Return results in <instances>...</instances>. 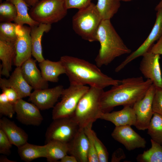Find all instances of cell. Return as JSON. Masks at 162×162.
Instances as JSON below:
<instances>
[{
    "label": "cell",
    "instance_id": "11",
    "mask_svg": "<svg viewBox=\"0 0 162 162\" xmlns=\"http://www.w3.org/2000/svg\"><path fill=\"white\" fill-rule=\"evenodd\" d=\"M30 27L17 24V35L16 42V56L14 64L16 67H20L26 61L31 58L32 45Z\"/></svg>",
    "mask_w": 162,
    "mask_h": 162
},
{
    "label": "cell",
    "instance_id": "20",
    "mask_svg": "<svg viewBox=\"0 0 162 162\" xmlns=\"http://www.w3.org/2000/svg\"><path fill=\"white\" fill-rule=\"evenodd\" d=\"M0 129L4 132L11 143L17 148L27 142V134L14 122L5 117L0 119Z\"/></svg>",
    "mask_w": 162,
    "mask_h": 162
},
{
    "label": "cell",
    "instance_id": "13",
    "mask_svg": "<svg viewBox=\"0 0 162 162\" xmlns=\"http://www.w3.org/2000/svg\"><path fill=\"white\" fill-rule=\"evenodd\" d=\"M64 88L62 85L50 88L34 90L29 96L28 101L40 110L53 108Z\"/></svg>",
    "mask_w": 162,
    "mask_h": 162
},
{
    "label": "cell",
    "instance_id": "25",
    "mask_svg": "<svg viewBox=\"0 0 162 162\" xmlns=\"http://www.w3.org/2000/svg\"><path fill=\"white\" fill-rule=\"evenodd\" d=\"M45 145L46 152V158L49 162L60 160L68 153V143L52 140L47 142Z\"/></svg>",
    "mask_w": 162,
    "mask_h": 162
},
{
    "label": "cell",
    "instance_id": "6",
    "mask_svg": "<svg viewBox=\"0 0 162 162\" xmlns=\"http://www.w3.org/2000/svg\"><path fill=\"white\" fill-rule=\"evenodd\" d=\"M68 10L63 0H40L31 7L29 14L39 24L51 25L63 19Z\"/></svg>",
    "mask_w": 162,
    "mask_h": 162
},
{
    "label": "cell",
    "instance_id": "37",
    "mask_svg": "<svg viewBox=\"0 0 162 162\" xmlns=\"http://www.w3.org/2000/svg\"><path fill=\"white\" fill-rule=\"evenodd\" d=\"M2 92L6 96L8 100L11 103L15 104L19 99L18 95L13 89L5 86H0Z\"/></svg>",
    "mask_w": 162,
    "mask_h": 162
},
{
    "label": "cell",
    "instance_id": "4",
    "mask_svg": "<svg viewBox=\"0 0 162 162\" xmlns=\"http://www.w3.org/2000/svg\"><path fill=\"white\" fill-rule=\"evenodd\" d=\"M104 89L90 86L80 100L72 118L81 129L92 127L103 112L100 105Z\"/></svg>",
    "mask_w": 162,
    "mask_h": 162
},
{
    "label": "cell",
    "instance_id": "38",
    "mask_svg": "<svg viewBox=\"0 0 162 162\" xmlns=\"http://www.w3.org/2000/svg\"><path fill=\"white\" fill-rule=\"evenodd\" d=\"M89 139V143L88 153V162H99L98 155L96 148L92 141Z\"/></svg>",
    "mask_w": 162,
    "mask_h": 162
},
{
    "label": "cell",
    "instance_id": "10",
    "mask_svg": "<svg viewBox=\"0 0 162 162\" xmlns=\"http://www.w3.org/2000/svg\"><path fill=\"white\" fill-rule=\"evenodd\" d=\"M156 89L152 84L143 98L132 106L136 116L135 126L138 130L147 129L153 114L152 102Z\"/></svg>",
    "mask_w": 162,
    "mask_h": 162
},
{
    "label": "cell",
    "instance_id": "29",
    "mask_svg": "<svg viewBox=\"0 0 162 162\" xmlns=\"http://www.w3.org/2000/svg\"><path fill=\"white\" fill-rule=\"evenodd\" d=\"M147 129L151 139L162 144V115L154 113Z\"/></svg>",
    "mask_w": 162,
    "mask_h": 162
},
{
    "label": "cell",
    "instance_id": "12",
    "mask_svg": "<svg viewBox=\"0 0 162 162\" xmlns=\"http://www.w3.org/2000/svg\"><path fill=\"white\" fill-rule=\"evenodd\" d=\"M142 56L139 68L141 73L145 78L151 80L156 87L162 88L160 55L148 51Z\"/></svg>",
    "mask_w": 162,
    "mask_h": 162
},
{
    "label": "cell",
    "instance_id": "17",
    "mask_svg": "<svg viewBox=\"0 0 162 162\" xmlns=\"http://www.w3.org/2000/svg\"><path fill=\"white\" fill-rule=\"evenodd\" d=\"M10 87L17 92L19 99L29 96L32 88L23 78L20 67H16L8 79H0V87Z\"/></svg>",
    "mask_w": 162,
    "mask_h": 162
},
{
    "label": "cell",
    "instance_id": "15",
    "mask_svg": "<svg viewBox=\"0 0 162 162\" xmlns=\"http://www.w3.org/2000/svg\"><path fill=\"white\" fill-rule=\"evenodd\" d=\"M111 136L129 151L146 147V142L145 139L134 130L131 126L116 127Z\"/></svg>",
    "mask_w": 162,
    "mask_h": 162
},
{
    "label": "cell",
    "instance_id": "27",
    "mask_svg": "<svg viewBox=\"0 0 162 162\" xmlns=\"http://www.w3.org/2000/svg\"><path fill=\"white\" fill-rule=\"evenodd\" d=\"M96 5L102 19L110 20L120 6L119 0H97Z\"/></svg>",
    "mask_w": 162,
    "mask_h": 162
},
{
    "label": "cell",
    "instance_id": "14",
    "mask_svg": "<svg viewBox=\"0 0 162 162\" xmlns=\"http://www.w3.org/2000/svg\"><path fill=\"white\" fill-rule=\"evenodd\" d=\"M16 118L26 125L38 126L42 122L43 118L39 109L33 103L19 99L14 104Z\"/></svg>",
    "mask_w": 162,
    "mask_h": 162
},
{
    "label": "cell",
    "instance_id": "39",
    "mask_svg": "<svg viewBox=\"0 0 162 162\" xmlns=\"http://www.w3.org/2000/svg\"><path fill=\"white\" fill-rule=\"evenodd\" d=\"M125 158L126 156L123 150L121 148H118L113 153L111 161L120 162L121 160L125 159Z\"/></svg>",
    "mask_w": 162,
    "mask_h": 162
},
{
    "label": "cell",
    "instance_id": "16",
    "mask_svg": "<svg viewBox=\"0 0 162 162\" xmlns=\"http://www.w3.org/2000/svg\"><path fill=\"white\" fill-rule=\"evenodd\" d=\"M36 60L31 58L22 64L20 66L22 75L34 90L48 88V82L44 79L37 67Z\"/></svg>",
    "mask_w": 162,
    "mask_h": 162
},
{
    "label": "cell",
    "instance_id": "18",
    "mask_svg": "<svg viewBox=\"0 0 162 162\" xmlns=\"http://www.w3.org/2000/svg\"><path fill=\"white\" fill-rule=\"evenodd\" d=\"M89 143V139L84 129L80 128L74 138L68 143V153L74 157L77 162H88Z\"/></svg>",
    "mask_w": 162,
    "mask_h": 162
},
{
    "label": "cell",
    "instance_id": "24",
    "mask_svg": "<svg viewBox=\"0 0 162 162\" xmlns=\"http://www.w3.org/2000/svg\"><path fill=\"white\" fill-rule=\"evenodd\" d=\"M18 153L21 159L26 162L40 158H46V156L45 145L38 146L28 142L18 147Z\"/></svg>",
    "mask_w": 162,
    "mask_h": 162
},
{
    "label": "cell",
    "instance_id": "22",
    "mask_svg": "<svg viewBox=\"0 0 162 162\" xmlns=\"http://www.w3.org/2000/svg\"><path fill=\"white\" fill-rule=\"evenodd\" d=\"M30 35L32 45V55L38 62L44 61L41 40L44 32H48L51 28V25L40 23L31 27Z\"/></svg>",
    "mask_w": 162,
    "mask_h": 162
},
{
    "label": "cell",
    "instance_id": "19",
    "mask_svg": "<svg viewBox=\"0 0 162 162\" xmlns=\"http://www.w3.org/2000/svg\"><path fill=\"white\" fill-rule=\"evenodd\" d=\"M100 119L110 122L116 127L135 126L136 116L132 107L124 106L122 110L111 112H103Z\"/></svg>",
    "mask_w": 162,
    "mask_h": 162
},
{
    "label": "cell",
    "instance_id": "1",
    "mask_svg": "<svg viewBox=\"0 0 162 162\" xmlns=\"http://www.w3.org/2000/svg\"><path fill=\"white\" fill-rule=\"evenodd\" d=\"M153 84L148 79L144 80L142 76L125 78L118 85L104 91L101 97V107L103 112H109L116 106L132 107L142 99Z\"/></svg>",
    "mask_w": 162,
    "mask_h": 162
},
{
    "label": "cell",
    "instance_id": "40",
    "mask_svg": "<svg viewBox=\"0 0 162 162\" xmlns=\"http://www.w3.org/2000/svg\"><path fill=\"white\" fill-rule=\"evenodd\" d=\"M148 51L154 54L162 55V36L155 44L152 46Z\"/></svg>",
    "mask_w": 162,
    "mask_h": 162
},
{
    "label": "cell",
    "instance_id": "28",
    "mask_svg": "<svg viewBox=\"0 0 162 162\" xmlns=\"http://www.w3.org/2000/svg\"><path fill=\"white\" fill-rule=\"evenodd\" d=\"M151 147L136 157L139 162H162V144L151 139Z\"/></svg>",
    "mask_w": 162,
    "mask_h": 162
},
{
    "label": "cell",
    "instance_id": "3",
    "mask_svg": "<svg viewBox=\"0 0 162 162\" xmlns=\"http://www.w3.org/2000/svg\"><path fill=\"white\" fill-rule=\"evenodd\" d=\"M97 39L100 47L95 61L99 68L107 65L116 58L131 52L116 31L110 20L102 19L98 30Z\"/></svg>",
    "mask_w": 162,
    "mask_h": 162
},
{
    "label": "cell",
    "instance_id": "7",
    "mask_svg": "<svg viewBox=\"0 0 162 162\" xmlns=\"http://www.w3.org/2000/svg\"><path fill=\"white\" fill-rule=\"evenodd\" d=\"M89 87L85 85L70 83L68 88L63 90L60 101L53 107L52 119L72 117L80 100Z\"/></svg>",
    "mask_w": 162,
    "mask_h": 162
},
{
    "label": "cell",
    "instance_id": "9",
    "mask_svg": "<svg viewBox=\"0 0 162 162\" xmlns=\"http://www.w3.org/2000/svg\"><path fill=\"white\" fill-rule=\"evenodd\" d=\"M155 10L157 11L156 21L148 36L136 50L132 52L116 68V72L120 71L132 61L142 56L149 50L153 43L162 36V4H158L155 8Z\"/></svg>",
    "mask_w": 162,
    "mask_h": 162
},
{
    "label": "cell",
    "instance_id": "44",
    "mask_svg": "<svg viewBox=\"0 0 162 162\" xmlns=\"http://www.w3.org/2000/svg\"><path fill=\"white\" fill-rule=\"evenodd\" d=\"M119 0L120 1H124V2H128V1H130L132 0Z\"/></svg>",
    "mask_w": 162,
    "mask_h": 162
},
{
    "label": "cell",
    "instance_id": "30",
    "mask_svg": "<svg viewBox=\"0 0 162 162\" xmlns=\"http://www.w3.org/2000/svg\"><path fill=\"white\" fill-rule=\"evenodd\" d=\"M92 127L84 129L85 132L88 138L93 142L97 151L99 162H107L109 153L106 147L97 137L96 133L92 129Z\"/></svg>",
    "mask_w": 162,
    "mask_h": 162
},
{
    "label": "cell",
    "instance_id": "35",
    "mask_svg": "<svg viewBox=\"0 0 162 162\" xmlns=\"http://www.w3.org/2000/svg\"><path fill=\"white\" fill-rule=\"evenodd\" d=\"M12 145L4 132L0 129V153L10 154Z\"/></svg>",
    "mask_w": 162,
    "mask_h": 162
},
{
    "label": "cell",
    "instance_id": "41",
    "mask_svg": "<svg viewBox=\"0 0 162 162\" xmlns=\"http://www.w3.org/2000/svg\"><path fill=\"white\" fill-rule=\"evenodd\" d=\"M60 162H77V161L76 158L73 156H68L67 155L64 157L62 159Z\"/></svg>",
    "mask_w": 162,
    "mask_h": 162
},
{
    "label": "cell",
    "instance_id": "43",
    "mask_svg": "<svg viewBox=\"0 0 162 162\" xmlns=\"http://www.w3.org/2000/svg\"><path fill=\"white\" fill-rule=\"evenodd\" d=\"M0 162H15L13 161L10 160L7 158L6 157L2 156L0 157Z\"/></svg>",
    "mask_w": 162,
    "mask_h": 162
},
{
    "label": "cell",
    "instance_id": "26",
    "mask_svg": "<svg viewBox=\"0 0 162 162\" xmlns=\"http://www.w3.org/2000/svg\"><path fill=\"white\" fill-rule=\"evenodd\" d=\"M12 3L15 6L17 16L14 22L16 24L23 26L24 24L32 27L38 25L39 24L32 20L30 17L28 10V6L24 0H6Z\"/></svg>",
    "mask_w": 162,
    "mask_h": 162
},
{
    "label": "cell",
    "instance_id": "33",
    "mask_svg": "<svg viewBox=\"0 0 162 162\" xmlns=\"http://www.w3.org/2000/svg\"><path fill=\"white\" fill-rule=\"evenodd\" d=\"M14 104L8 99L5 94H0V113L1 115L12 118L15 113Z\"/></svg>",
    "mask_w": 162,
    "mask_h": 162
},
{
    "label": "cell",
    "instance_id": "32",
    "mask_svg": "<svg viewBox=\"0 0 162 162\" xmlns=\"http://www.w3.org/2000/svg\"><path fill=\"white\" fill-rule=\"evenodd\" d=\"M15 5L11 2L5 1L0 4V20L2 22H14L17 16Z\"/></svg>",
    "mask_w": 162,
    "mask_h": 162
},
{
    "label": "cell",
    "instance_id": "45",
    "mask_svg": "<svg viewBox=\"0 0 162 162\" xmlns=\"http://www.w3.org/2000/svg\"><path fill=\"white\" fill-rule=\"evenodd\" d=\"M158 4L160 5L162 4V0H161L160 1Z\"/></svg>",
    "mask_w": 162,
    "mask_h": 162
},
{
    "label": "cell",
    "instance_id": "8",
    "mask_svg": "<svg viewBox=\"0 0 162 162\" xmlns=\"http://www.w3.org/2000/svg\"><path fill=\"white\" fill-rule=\"evenodd\" d=\"M79 128L72 117L53 119L46 131V143L55 140L68 143L74 137Z\"/></svg>",
    "mask_w": 162,
    "mask_h": 162
},
{
    "label": "cell",
    "instance_id": "42",
    "mask_svg": "<svg viewBox=\"0 0 162 162\" xmlns=\"http://www.w3.org/2000/svg\"><path fill=\"white\" fill-rule=\"evenodd\" d=\"M29 7H32L35 4L40 0H24Z\"/></svg>",
    "mask_w": 162,
    "mask_h": 162
},
{
    "label": "cell",
    "instance_id": "21",
    "mask_svg": "<svg viewBox=\"0 0 162 162\" xmlns=\"http://www.w3.org/2000/svg\"><path fill=\"white\" fill-rule=\"evenodd\" d=\"M16 43L0 39V59L2 61L0 74L10 76L12 65L16 56Z\"/></svg>",
    "mask_w": 162,
    "mask_h": 162
},
{
    "label": "cell",
    "instance_id": "31",
    "mask_svg": "<svg viewBox=\"0 0 162 162\" xmlns=\"http://www.w3.org/2000/svg\"><path fill=\"white\" fill-rule=\"evenodd\" d=\"M17 24L11 22H2L0 24V39L16 43L17 38Z\"/></svg>",
    "mask_w": 162,
    "mask_h": 162
},
{
    "label": "cell",
    "instance_id": "34",
    "mask_svg": "<svg viewBox=\"0 0 162 162\" xmlns=\"http://www.w3.org/2000/svg\"><path fill=\"white\" fill-rule=\"evenodd\" d=\"M152 108L153 113L162 115V88L156 87L153 99Z\"/></svg>",
    "mask_w": 162,
    "mask_h": 162
},
{
    "label": "cell",
    "instance_id": "2",
    "mask_svg": "<svg viewBox=\"0 0 162 162\" xmlns=\"http://www.w3.org/2000/svg\"><path fill=\"white\" fill-rule=\"evenodd\" d=\"M70 83L88 85L103 89L119 84L121 80L114 79L103 73L96 65L76 57L68 56L61 57Z\"/></svg>",
    "mask_w": 162,
    "mask_h": 162
},
{
    "label": "cell",
    "instance_id": "5",
    "mask_svg": "<svg viewBox=\"0 0 162 162\" xmlns=\"http://www.w3.org/2000/svg\"><path fill=\"white\" fill-rule=\"evenodd\" d=\"M78 10L72 18L73 30L85 40L97 41V33L102 19L96 4L92 2Z\"/></svg>",
    "mask_w": 162,
    "mask_h": 162
},
{
    "label": "cell",
    "instance_id": "23",
    "mask_svg": "<svg viewBox=\"0 0 162 162\" xmlns=\"http://www.w3.org/2000/svg\"><path fill=\"white\" fill-rule=\"evenodd\" d=\"M39 66L43 78L47 82H57L59 76L66 74L64 68L60 60L54 62L45 59L39 63Z\"/></svg>",
    "mask_w": 162,
    "mask_h": 162
},
{
    "label": "cell",
    "instance_id": "36",
    "mask_svg": "<svg viewBox=\"0 0 162 162\" xmlns=\"http://www.w3.org/2000/svg\"><path fill=\"white\" fill-rule=\"evenodd\" d=\"M68 9L76 8L79 9L84 8L92 2V0H63Z\"/></svg>",
    "mask_w": 162,
    "mask_h": 162
}]
</instances>
